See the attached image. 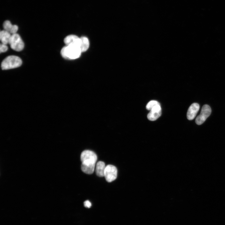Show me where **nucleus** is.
Listing matches in <instances>:
<instances>
[{
    "instance_id": "423d86ee",
    "label": "nucleus",
    "mask_w": 225,
    "mask_h": 225,
    "mask_svg": "<svg viewBox=\"0 0 225 225\" xmlns=\"http://www.w3.org/2000/svg\"><path fill=\"white\" fill-rule=\"evenodd\" d=\"M117 169L115 166L108 165L106 166L104 177L107 182H111L117 178Z\"/></svg>"
},
{
    "instance_id": "7ed1b4c3",
    "label": "nucleus",
    "mask_w": 225,
    "mask_h": 225,
    "mask_svg": "<svg viewBox=\"0 0 225 225\" xmlns=\"http://www.w3.org/2000/svg\"><path fill=\"white\" fill-rule=\"evenodd\" d=\"M22 60L19 57L15 56H9L2 62L1 68L3 70L13 69L20 67L22 65Z\"/></svg>"
},
{
    "instance_id": "f8f14e48",
    "label": "nucleus",
    "mask_w": 225,
    "mask_h": 225,
    "mask_svg": "<svg viewBox=\"0 0 225 225\" xmlns=\"http://www.w3.org/2000/svg\"><path fill=\"white\" fill-rule=\"evenodd\" d=\"M12 35L11 34L5 30L1 31L0 33V39L2 44L6 45L9 44Z\"/></svg>"
},
{
    "instance_id": "6e6552de",
    "label": "nucleus",
    "mask_w": 225,
    "mask_h": 225,
    "mask_svg": "<svg viewBox=\"0 0 225 225\" xmlns=\"http://www.w3.org/2000/svg\"><path fill=\"white\" fill-rule=\"evenodd\" d=\"M64 42L66 46L72 45L80 48L81 39L80 38L76 35H70L67 36L64 39Z\"/></svg>"
},
{
    "instance_id": "f257e3e1",
    "label": "nucleus",
    "mask_w": 225,
    "mask_h": 225,
    "mask_svg": "<svg viewBox=\"0 0 225 225\" xmlns=\"http://www.w3.org/2000/svg\"><path fill=\"white\" fill-rule=\"evenodd\" d=\"M80 159L82 162L81 169L83 172L87 174H92L94 171L97 157L94 152L86 150L81 153Z\"/></svg>"
},
{
    "instance_id": "4468645a",
    "label": "nucleus",
    "mask_w": 225,
    "mask_h": 225,
    "mask_svg": "<svg viewBox=\"0 0 225 225\" xmlns=\"http://www.w3.org/2000/svg\"><path fill=\"white\" fill-rule=\"evenodd\" d=\"M160 104V103L156 101H149L146 106V109L147 110L151 111L153 108L156 106Z\"/></svg>"
},
{
    "instance_id": "2eb2a0df",
    "label": "nucleus",
    "mask_w": 225,
    "mask_h": 225,
    "mask_svg": "<svg viewBox=\"0 0 225 225\" xmlns=\"http://www.w3.org/2000/svg\"><path fill=\"white\" fill-rule=\"evenodd\" d=\"M8 49V47L6 45L1 44L0 46V52L4 53L6 52Z\"/></svg>"
},
{
    "instance_id": "9b49d317",
    "label": "nucleus",
    "mask_w": 225,
    "mask_h": 225,
    "mask_svg": "<svg viewBox=\"0 0 225 225\" xmlns=\"http://www.w3.org/2000/svg\"><path fill=\"white\" fill-rule=\"evenodd\" d=\"M105 168L104 162L101 161L98 162L96 166L95 172L96 175L99 177H104Z\"/></svg>"
},
{
    "instance_id": "39448f33",
    "label": "nucleus",
    "mask_w": 225,
    "mask_h": 225,
    "mask_svg": "<svg viewBox=\"0 0 225 225\" xmlns=\"http://www.w3.org/2000/svg\"><path fill=\"white\" fill-rule=\"evenodd\" d=\"M211 113L210 107L207 104L203 105L201 109L200 114L196 118V124L200 125L204 123Z\"/></svg>"
},
{
    "instance_id": "dca6fc26",
    "label": "nucleus",
    "mask_w": 225,
    "mask_h": 225,
    "mask_svg": "<svg viewBox=\"0 0 225 225\" xmlns=\"http://www.w3.org/2000/svg\"><path fill=\"white\" fill-rule=\"evenodd\" d=\"M84 206L85 207L90 208L91 206V203L89 200L85 201L84 203Z\"/></svg>"
},
{
    "instance_id": "f03ea898",
    "label": "nucleus",
    "mask_w": 225,
    "mask_h": 225,
    "mask_svg": "<svg viewBox=\"0 0 225 225\" xmlns=\"http://www.w3.org/2000/svg\"><path fill=\"white\" fill-rule=\"evenodd\" d=\"M82 53L80 47L72 45L64 47L60 52L62 57L67 60L78 59L80 57Z\"/></svg>"
},
{
    "instance_id": "1a4fd4ad",
    "label": "nucleus",
    "mask_w": 225,
    "mask_h": 225,
    "mask_svg": "<svg viewBox=\"0 0 225 225\" xmlns=\"http://www.w3.org/2000/svg\"><path fill=\"white\" fill-rule=\"evenodd\" d=\"M200 108L199 104L197 103H194L192 104L189 107L187 114V119L189 120H193Z\"/></svg>"
},
{
    "instance_id": "20e7f679",
    "label": "nucleus",
    "mask_w": 225,
    "mask_h": 225,
    "mask_svg": "<svg viewBox=\"0 0 225 225\" xmlns=\"http://www.w3.org/2000/svg\"><path fill=\"white\" fill-rule=\"evenodd\" d=\"M9 44L13 49L18 52L22 50L24 48L23 41L19 35L17 33L12 35Z\"/></svg>"
},
{
    "instance_id": "0eeeda50",
    "label": "nucleus",
    "mask_w": 225,
    "mask_h": 225,
    "mask_svg": "<svg viewBox=\"0 0 225 225\" xmlns=\"http://www.w3.org/2000/svg\"><path fill=\"white\" fill-rule=\"evenodd\" d=\"M162 110L160 105L154 107L147 115L148 119L150 121H154L157 120L161 115Z\"/></svg>"
},
{
    "instance_id": "9d476101",
    "label": "nucleus",
    "mask_w": 225,
    "mask_h": 225,
    "mask_svg": "<svg viewBox=\"0 0 225 225\" xmlns=\"http://www.w3.org/2000/svg\"><path fill=\"white\" fill-rule=\"evenodd\" d=\"M3 26L5 30L12 35L16 34L18 30V26L16 25H12L9 20L5 21Z\"/></svg>"
},
{
    "instance_id": "ddd939ff",
    "label": "nucleus",
    "mask_w": 225,
    "mask_h": 225,
    "mask_svg": "<svg viewBox=\"0 0 225 225\" xmlns=\"http://www.w3.org/2000/svg\"><path fill=\"white\" fill-rule=\"evenodd\" d=\"M81 44L80 47L82 52L86 51L90 46V42L88 38L83 36L80 38Z\"/></svg>"
}]
</instances>
